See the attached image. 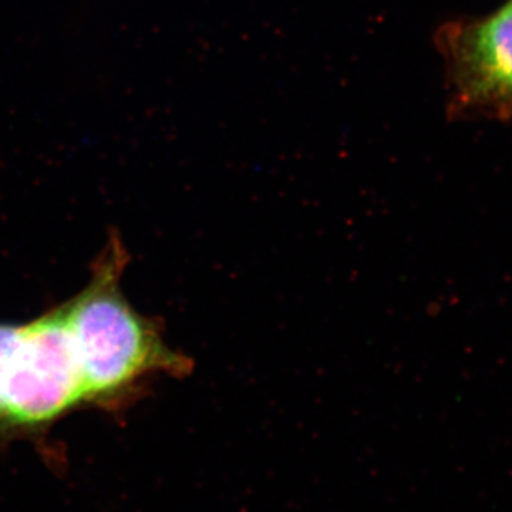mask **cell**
Segmentation results:
<instances>
[{"label":"cell","instance_id":"6da1fadb","mask_svg":"<svg viewBox=\"0 0 512 512\" xmlns=\"http://www.w3.org/2000/svg\"><path fill=\"white\" fill-rule=\"evenodd\" d=\"M97 406L92 350L67 301L23 325L0 323V437Z\"/></svg>","mask_w":512,"mask_h":512},{"label":"cell","instance_id":"7a4b0ae2","mask_svg":"<svg viewBox=\"0 0 512 512\" xmlns=\"http://www.w3.org/2000/svg\"><path fill=\"white\" fill-rule=\"evenodd\" d=\"M457 99L463 104L512 101V3L447 36Z\"/></svg>","mask_w":512,"mask_h":512}]
</instances>
